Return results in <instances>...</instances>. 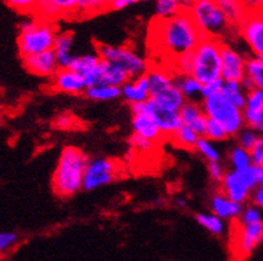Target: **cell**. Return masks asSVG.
I'll return each mask as SVG.
<instances>
[{
    "mask_svg": "<svg viewBox=\"0 0 263 261\" xmlns=\"http://www.w3.org/2000/svg\"><path fill=\"white\" fill-rule=\"evenodd\" d=\"M150 37L154 40V47L174 62L178 56L193 52L204 36L194 23L190 12L183 10L170 19H154Z\"/></svg>",
    "mask_w": 263,
    "mask_h": 261,
    "instance_id": "1",
    "label": "cell"
},
{
    "mask_svg": "<svg viewBox=\"0 0 263 261\" xmlns=\"http://www.w3.org/2000/svg\"><path fill=\"white\" fill-rule=\"evenodd\" d=\"M90 157L77 147H64L52 175L53 192L59 197H71L83 189V177Z\"/></svg>",
    "mask_w": 263,
    "mask_h": 261,
    "instance_id": "2",
    "label": "cell"
},
{
    "mask_svg": "<svg viewBox=\"0 0 263 261\" xmlns=\"http://www.w3.org/2000/svg\"><path fill=\"white\" fill-rule=\"evenodd\" d=\"M19 30L17 47L22 57L53 50L59 33L55 24L40 19L26 20L20 24Z\"/></svg>",
    "mask_w": 263,
    "mask_h": 261,
    "instance_id": "3",
    "label": "cell"
},
{
    "mask_svg": "<svg viewBox=\"0 0 263 261\" xmlns=\"http://www.w3.org/2000/svg\"><path fill=\"white\" fill-rule=\"evenodd\" d=\"M222 46L223 42L213 37H203L193 51L191 76L204 84L220 79L222 75Z\"/></svg>",
    "mask_w": 263,
    "mask_h": 261,
    "instance_id": "4",
    "label": "cell"
},
{
    "mask_svg": "<svg viewBox=\"0 0 263 261\" xmlns=\"http://www.w3.org/2000/svg\"><path fill=\"white\" fill-rule=\"evenodd\" d=\"M189 12L204 37L222 40V37L229 33L231 24L224 16L223 11L220 10L218 2L213 0L193 2Z\"/></svg>",
    "mask_w": 263,
    "mask_h": 261,
    "instance_id": "5",
    "label": "cell"
},
{
    "mask_svg": "<svg viewBox=\"0 0 263 261\" xmlns=\"http://www.w3.org/2000/svg\"><path fill=\"white\" fill-rule=\"evenodd\" d=\"M200 104L203 107L207 119L219 123L230 137H235L246 127L243 109L233 106L222 93L203 99Z\"/></svg>",
    "mask_w": 263,
    "mask_h": 261,
    "instance_id": "6",
    "label": "cell"
},
{
    "mask_svg": "<svg viewBox=\"0 0 263 261\" xmlns=\"http://www.w3.org/2000/svg\"><path fill=\"white\" fill-rule=\"evenodd\" d=\"M97 53L100 59L111 64L120 67L127 72L130 79L146 75L150 63L140 53L128 46H110V44H98Z\"/></svg>",
    "mask_w": 263,
    "mask_h": 261,
    "instance_id": "7",
    "label": "cell"
},
{
    "mask_svg": "<svg viewBox=\"0 0 263 261\" xmlns=\"http://www.w3.org/2000/svg\"><path fill=\"white\" fill-rule=\"evenodd\" d=\"M119 176V166L117 162L107 157L90 159L83 177L84 191H93L108 185Z\"/></svg>",
    "mask_w": 263,
    "mask_h": 261,
    "instance_id": "8",
    "label": "cell"
},
{
    "mask_svg": "<svg viewBox=\"0 0 263 261\" xmlns=\"http://www.w3.org/2000/svg\"><path fill=\"white\" fill-rule=\"evenodd\" d=\"M263 243V222L253 225L234 223L231 248L238 258H246Z\"/></svg>",
    "mask_w": 263,
    "mask_h": 261,
    "instance_id": "9",
    "label": "cell"
},
{
    "mask_svg": "<svg viewBox=\"0 0 263 261\" xmlns=\"http://www.w3.org/2000/svg\"><path fill=\"white\" fill-rule=\"evenodd\" d=\"M140 106H142L144 112L150 115V117L155 122L163 137H166V139H170L171 136L183 126L180 113L178 111L164 108L163 106L158 104L155 100H147L146 103L140 104Z\"/></svg>",
    "mask_w": 263,
    "mask_h": 261,
    "instance_id": "10",
    "label": "cell"
},
{
    "mask_svg": "<svg viewBox=\"0 0 263 261\" xmlns=\"http://www.w3.org/2000/svg\"><path fill=\"white\" fill-rule=\"evenodd\" d=\"M239 33L246 44L250 47L254 56H263V17L258 11H249L242 23Z\"/></svg>",
    "mask_w": 263,
    "mask_h": 261,
    "instance_id": "11",
    "label": "cell"
},
{
    "mask_svg": "<svg viewBox=\"0 0 263 261\" xmlns=\"http://www.w3.org/2000/svg\"><path fill=\"white\" fill-rule=\"evenodd\" d=\"M246 62L245 56L233 47L223 43L222 46V75L223 82H242L246 76Z\"/></svg>",
    "mask_w": 263,
    "mask_h": 261,
    "instance_id": "12",
    "label": "cell"
},
{
    "mask_svg": "<svg viewBox=\"0 0 263 261\" xmlns=\"http://www.w3.org/2000/svg\"><path fill=\"white\" fill-rule=\"evenodd\" d=\"M219 185L220 192L230 200L238 203V204L246 205L251 200L253 191L247 187L240 173L237 172V171L229 169Z\"/></svg>",
    "mask_w": 263,
    "mask_h": 261,
    "instance_id": "13",
    "label": "cell"
},
{
    "mask_svg": "<svg viewBox=\"0 0 263 261\" xmlns=\"http://www.w3.org/2000/svg\"><path fill=\"white\" fill-rule=\"evenodd\" d=\"M131 126H133V131L135 135L142 136L144 139L150 140L153 143H157L159 140H163V135L160 132V129L155 124L150 115L144 112L143 108L140 104L137 106H131Z\"/></svg>",
    "mask_w": 263,
    "mask_h": 261,
    "instance_id": "14",
    "label": "cell"
},
{
    "mask_svg": "<svg viewBox=\"0 0 263 261\" xmlns=\"http://www.w3.org/2000/svg\"><path fill=\"white\" fill-rule=\"evenodd\" d=\"M50 88L62 93L79 95L86 92V80L80 73L72 70H62L59 68L55 75L50 79Z\"/></svg>",
    "mask_w": 263,
    "mask_h": 261,
    "instance_id": "15",
    "label": "cell"
},
{
    "mask_svg": "<svg viewBox=\"0 0 263 261\" xmlns=\"http://www.w3.org/2000/svg\"><path fill=\"white\" fill-rule=\"evenodd\" d=\"M22 60H23L24 68L36 76L50 77L51 79L59 71L57 55H55L53 50L22 57Z\"/></svg>",
    "mask_w": 263,
    "mask_h": 261,
    "instance_id": "16",
    "label": "cell"
},
{
    "mask_svg": "<svg viewBox=\"0 0 263 261\" xmlns=\"http://www.w3.org/2000/svg\"><path fill=\"white\" fill-rule=\"evenodd\" d=\"M245 205L238 204L224 196L220 191L215 192L210 198V212L224 222H237Z\"/></svg>",
    "mask_w": 263,
    "mask_h": 261,
    "instance_id": "17",
    "label": "cell"
},
{
    "mask_svg": "<svg viewBox=\"0 0 263 261\" xmlns=\"http://www.w3.org/2000/svg\"><path fill=\"white\" fill-rule=\"evenodd\" d=\"M179 113L183 126L190 127L200 137H203L209 119L204 113L202 104L198 102H186L184 106L180 108Z\"/></svg>",
    "mask_w": 263,
    "mask_h": 261,
    "instance_id": "18",
    "label": "cell"
},
{
    "mask_svg": "<svg viewBox=\"0 0 263 261\" xmlns=\"http://www.w3.org/2000/svg\"><path fill=\"white\" fill-rule=\"evenodd\" d=\"M120 89H122V97L130 107L143 104L151 99L150 83L146 75L137 79H130Z\"/></svg>",
    "mask_w": 263,
    "mask_h": 261,
    "instance_id": "19",
    "label": "cell"
},
{
    "mask_svg": "<svg viewBox=\"0 0 263 261\" xmlns=\"http://www.w3.org/2000/svg\"><path fill=\"white\" fill-rule=\"evenodd\" d=\"M77 3L78 0H42L36 2L35 12L39 15L37 19L50 22L51 17L77 12Z\"/></svg>",
    "mask_w": 263,
    "mask_h": 261,
    "instance_id": "20",
    "label": "cell"
},
{
    "mask_svg": "<svg viewBox=\"0 0 263 261\" xmlns=\"http://www.w3.org/2000/svg\"><path fill=\"white\" fill-rule=\"evenodd\" d=\"M73 47V33L70 31H63L59 32L55 40V46H53V52L57 55L58 66L62 70H68L72 66L73 60L77 55L72 51Z\"/></svg>",
    "mask_w": 263,
    "mask_h": 261,
    "instance_id": "21",
    "label": "cell"
},
{
    "mask_svg": "<svg viewBox=\"0 0 263 261\" xmlns=\"http://www.w3.org/2000/svg\"><path fill=\"white\" fill-rule=\"evenodd\" d=\"M242 86L247 92L251 89L263 91V60L253 56L246 62V76L242 80Z\"/></svg>",
    "mask_w": 263,
    "mask_h": 261,
    "instance_id": "22",
    "label": "cell"
},
{
    "mask_svg": "<svg viewBox=\"0 0 263 261\" xmlns=\"http://www.w3.org/2000/svg\"><path fill=\"white\" fill-rule=\"evenodd\" d=\"M175 83L187 102L202 103L203 84L199 83L195 77L191 75H175Z\"/></svg>",
    "mask_w": 263,
    "mask_h": 261,
    "instance_id": "23",
    "label": "cell"
},
{
    "mask_svg": "<svg viewBox=\"0 0 263 261\" xmlns=\"http://www.w3.org/2000/svg\"><path fill=\"white\" fill-rule=\"evenodd\" d=\"M128 80L130 76L127 75L126 71L115 64L102 60V84L122 88Z\"/></svg>",
    "mask_w": 263,
    "mask_h": 261,
    "instance_id": "24",
    "label": "cell"
},
{
    "mask_svg": "<svg viewBox=\"0 0 263 261\" xmlns=\"http://www.w3.org/2000/svg\"><path fill=\"white\" fill-rule=\"evenodd\" d=\"M220 10L223 11L224 16L229 20L231 26H239L242 20L246 17L247 8L242 2H235V0H219L218 2Z\"/></svg>",
    "mask_w": 263,
    "mask_h": 261,
    "instance_id": "25",
    "label": "cell"
},
{
    "mask_svg": "<svg viewBox=\"0 0 263 261\" xmlns=\"http://www.w3.org/2000/svg\"><path fill=\"white\" fill-rule=\"evenodd\" d=\"M195 220L200 227H203L207 232L214 236H223L227 231V225L224 220L214 215L213 212H199L195 216Z\"/></svg>",
    "mask_w": 263,
    "mask_h": 261,
    "instance_id": "26",
    "label": "cell"
},
{
    "mask_svg": "<svg viewBox=\"0 0 263 261\" xmlns=\"http://www.w3.org/2000/svg\"><path fill=\"white\" fill-rule=\"evenodd\" d=\"M220 93L237 108H245L247 91L242 86V82H223V87H222Z\"/></svg>",
    "mask_w": 263,
    "mask_h": 261,
    "instance_id": "27",
    "label": "cell"
},
{
    "mask_svg": "<svg viewBox=\"0 0 263 261\" xmlns=\"http://www.w3.org/2000/svg\"><path fill=\"white\" fill-rule=\"evenodd\" d=\"M227 162H229L231 171H237V172L245 171L246 168L253 166L250 151H247V149L242 148V147L237 146V144L229 151Z\"/></svg>",
    "mask_w": 263,
    "mask_h": 261,
    "instance_id": "28",
    "label": "cell"
},
{
    "mask_svg": "<svg viewBox=\"0 0 263 261\" xmlns=\"http://www.w3.org/2000/svg\"><path fill=\"white\" fill-rule=\"evenodd\" d=\"M84 95L93 102H111V100H117L122 97V89L118 88V87L99 84V86L87 88Z\"/></svg>",
    "mask_w": 263,
    "mask_h": 261,
    "instance_id": "29",
    "label": "cell"
},
{
    "mask_svg": "<svg viewBox=\"0 0 263 261\" xmlns=\"http://www.w3.org/2000/svg\"><path fill=\"white\" fill-rule=\"evenodd\" d=\"M199 139L200 136L187 126L180 127L177 132L170 137L174 146L183 149H190V151H195V147H197V143L199 142Z\"/></svg>",
    "mask_w": 263,
    "mask_h": 261,
    "instance_id": "30",
    "label": "cell"
},
{
    "mask_svg": "<svg viewBox=\"0 0 263 261\" xmlns=\"http://www.w3.org/2000/svg\"><path fill=\"white\" fill-rule=\"evenodd\" d=\"M100 62H102V59L97 52L82 53V55H77L70 70L80 73L82 76H86L87 73H90L91 71L95 70L99 66Z\"/></svg>",
    "mask_w": 263,
    "mask_h": 261,
    "instance_id": "31",
    "label": "cell"
},
{
    "mask_svg": "<svg viewBox=\"0 0 263 261\" xmlns=\"http://www.w3.org/2000/svg\"><path fill=\"white\" fill-rule=\"evenodd\" d=\"M183 10V4L179 0H158L155 3V19H170Z\"/></svg>",
    "mask_w": 263,
    "mask_h": 261,
    "instance_id": "32",
    "label": "cell"
},
{
    "mask_svg": "<svg viewBox=\"0 0 263 261\" xmlns=\"http://www.w3.org/2000/svg\"><path fill=\"white\" fill-rule=\"evenodd\" d=\"M195 152L199 153L207 163H222V153L213 142H210L206 137H200L197 143Z\"/></svg>",
    "mask_w": 263,
    "mask_h": 261,
    "instance_id": "33",
    "label": "cell"
},
{
    "mask_svg": "<svg viewBox=\"0 0 263 261\" xmlns=\"http://www.w3.org/2000/svg\"><path fill=\"white\" fill-rule=\"evenodd\" d=\"M263 222V211L258 208L257 205L246 204L243 207V211L240 213L237 222L239 225H253Z\"/></svg>",
    "mask_w": 263,
    "mask_h": 261,
    "instance_id": "34",
    "label": "cell"
},
{
    "mask_svg": "<svg viewBox=\"0 0 263 261\" xmlns=\"http://www.w3.org/2000/svg\"><path fill=\"white\" fill-rule=\"evenodd\" d=\"M263 108V91L260 89H251L247 92L246 104L243 108V116L253 115Z\"/></svg>",
    "mask_w": 263,
    "mask_h": 261,
    "instance_id": "35",
    "label": "cell"
},
{
    "mask_svg": "<svg viewBox=\"0 0 263 261\" xmlns=\"http://www.w3.org/2000/svg\"><path fill=\"white\" fill-rule=\"evenodd\" d=\"M204 137L213 143H222V142H226L227 139H230V136L227 135L226 129L220 126L219 123L214 122V120L211 119L207 120Z\"/></svg>",
    "mask_w": 263,
    "mask_h": 261,
    "instance_id": "36",
    "label": "cell"
},
{
    "mask_svg": "<svg viewBox=\"0 0 263 261\" xmlns=\"http://www.w3.org/2000/svg\"><path fill=\"white\" fill-rule=\"evenodd\" d=\"M235 137H237V146L242 147V148L247 149V151H251L254 146L257 144L259 135L251 128H249V127H245Z\"/></svg>",
    "mask_w": 263,
    "mask_h": 261,
    "instance_id": "37",
    "label": "cell"
},
{
    "mask_svg": "<svg viewBox=\"0 0 263 261\" xmlns=\"http://www.w3.org/2000/svg\"><path fill=\"white\" fill-rule=\"evenodd\" d=\"M173 67L175 75H191V71H193V52L178 56L173 62Z\"/></svg>",
    "mask_w": 263,
    "mask_h": 261,
    "instance_id": "38",
    "label": "cell"
},
{
    "mask_svg": "<svg viewBox=\"0 0 263 261\" xmlns=\"http://www.w3.org/2000/svg\"><path fill=\"white\" fill-rule=\"evenodd\" d=\"M110 2H99V0H78L77 12H83L90 15L92 12H99L108 7Z\"/></svg>",
    "mask_w": 263,
    "mask_h": 261,
    "instance_id": "39",
    "label": "cell"
},
{
    "mask_svg": "<svg viewBox=\"0 0 263 261\" xmlns=\"http://www.w3.org/2000/svg\"><path fill=\"white\" fill-rule=\"evenodd\" d=\"M19 243V236L15 232H0V253L11 251Z\"/></svg>",
    "mask_w": 263,
    "mask_h": 261,
    "instance_id": "40",
    "label": "cell"
},
{
    "mask_svg": "<svg viewBox=\"0 0 263 261\" xmlns=\"http://www.w3.org/2000/svg\"><path fill=\"white\" fill-rule=\"evenodd\" d=\"M245 123H246V127L255 131L259 136H263V108L257 113L245 116Z\"/></svg>",
    "mask_w": 263,
    "mask_h": 261,
    "instance_id": "41",
    "label": "cell"
},
{
    "mask_svg": "<svg viewBox=\"0 0 263 261\" xmlns=\"http://www.w3.org/2000/svg\"><path fill=\"white\" fill-rule=\"evenodd\" d=\"M207 172H209L211 182L220 184V182L223 180L224 175H226L227 169L224 168L222 163H209L207 164Z\"/></svg>",
    "mask_w": 263,
    "mask_h": 261,
    "instance_id": "42",
    "label": "cell"
},
{
    "mask_svg": "<svg viewBox=\"0 0 263 261\" xmlns=\"http://www.w3.org/2000/svg\"><path fill=\"white\" fill-rule=\"evenodd\" d=\"M240 176L243 178V182L251 191L258 188V167L251 166L246 168L245 171H240Z\"/></svg>",
    "mask_w": 263,
    "mask_h": 261,
    "instance_id": "43",
    "label": "cell"
},
{
    "mask_svg": "<svg viewBox=\"0 0 263 261\" xmlns=\"http://www.w3.org/2000/svg\"><path fill=\"white\" fill-rule=\"evenodd\" d=\"M222 87H223V80L222 79H217L214 80V82H210V83L204 84L203 89H202V100L220 93Z\"/></svg>",
    "mask_w": 263,
    "mask_h": 261,
    "instance_id": "44",
    "label": "cell"
},
{
    "mask_svg": "<svg viewBox=\"0 0 263 261\" xmlns=\"http://www.w3.org/2000/svg\"><path fill=\"white\" fill-rule=\"evenodd\" d=\"M130 144L131 147H134L135 149H138V151H143V152H146V151H151V149L154 148L153 142L144 139V137H142V136L135 135V133L131 135Z\"/></svg>",
    "mask_w": 263,
    "mask_h": 261,
    "instance_id": "45",
    "label": "cell"
},
{
    "mask_svg": "<svg viewBox=\"0 0 263 261\" xmlns=\"http://www.w3.org/2000/svg\"><path fill=\"white\" fill-rule=\"evenodd\" d=\"M7 4L20 12H30V11H35L36 2H33V0H8Z\"/></svg>",
    "mask_w": 263,
    "mask_h": 261,
    "instance_id": "46",
    "label": "cell"
},
{
    "mask_svg": "<svg viewBox=\"0 0 263 261\" xmlns=\"http://www.w3.org/2000/svg\"><path fill=\"white\" fill-rule=\"evenodd\" d=\"M251 159H253V166L263 167V136H259L257 144L250 151Z\"/></svg>",
    "mask_w": 263,
    "mask_h": 261,
    "instance_id": "47",
    "label": "cell"
},
{
    "mask_svg": "<svg viewBox=\"0 0 263 261\" xmlns=\"http://www.w3.org/2000/svg\"><path fill=\"white\" fill-rule=\"evenodd\" d=\"M73 123H75V120H73L72 116L68 115V113H63V115L58 116L53 124H55V127H58L60 129H67L71 128Z\"/></svg>",
    "mask_w": 263,
    "mask_h": 261,
    "instance_id": "48",
    "label": "cell"
},
{
    "mask_svg": "<svg viewBox=\"0 0 263 261\" xmlns=\"http://www.w3.org/2000/svg\"><path fill=\"white\" fill-rule=\"evenodd\" d=\"M133 4H137V2H135V0H112V2H110V4H108V8L115 11H120L127 8V7L133 6Z\"/></svg>",
    "mask_w": 263,
    "mask_h": 261,
    "instance_id": "49",
    "label": "cell"
},
{
    "mask_svg": "<svg viewBox=\"0 0 263 261\" xmlns=\"http://www.w3.org/2000/svg\"><path fill=\"white\" fill-rule=\"evenodd\" d=\"M251 204L257 205L258 208L263 211V187H258L251 193Z\"/></svg>",
    "mask_w": 263,
    "mask_h": 261,
    "instance_id": "50",
    "label": "cell"
},
{
    "mask_svg": "<svg viewBox=\"0 0 263 261\" xmlns=\"http://www.w3.org/2000/svg\"><path fill=\"white\" fill-rule=\"evenodd\" d=\"M258 187H263V167H258Z\"/></svg>",
    "mask_w": 263,
    "mask_h": 261,
    "instance_id": "51",
    "label": "cell"
},
{
    "mask_svg": "<svg viewBox=\"0 0 263 261\" xmlns=\"http://www.w3.org/2000/svg\"><path fill=\"white\" fill-rule=\"evenodd\" d=\"M177 204L180 205V207L183 208V205L186 204V200H183V198H178V200H177Z\"/></svg>",
    "mask_w": 263,
    "mask_h": 261,
    "instance_id": "52",
    "label": "cell"
},
{
    "mask_svg": "<svg viewBox=\"0 0 263 261\" xmlns=\"http://www.w3.org/2000/svg\"><path fill=\"white\" fill-rule=\"evenodd\" d=\"M258 12H259L260 15H262V17H263V3L260 4V7H259V10H258Z\"/></svg>",
    "mask_w": 263,
    "mask_h": 261,
    "instance_id": "53",
    "label": "cell"
},
{
    "mask_svg": "<svg viewBox=\"0 0 263 261\" xmlns=\"http://www.w3.org/2000/svg\"><path fill=\"white\" fill-rule=\"evenodd\" d=\"M0 112H2V104H0Z\"/></svg>",
    "mask_w": 263,
    "mask_h": 261,
    "instance_id": "54",
    "label": "cell"
},
{
    "mask_svg": "<svg viewBox=\"0 0 263 261\" xmlns=\"http://www.w3.org/2000/svg\"><path fill=\"white\" fill-rule=\"evenodd\" d=\"M259 57H260V59H262V60H263V56H259Z\"/></svg>",
    "mask_w": 263,
    "mask_h": 261,
    "instance_id": "55",
    "label": "cell"
}]
</instances>
